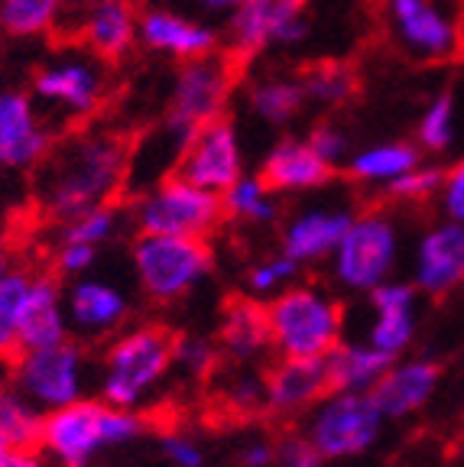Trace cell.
<instances>
[{
  "instance_id": "1",
  "label": "cell",
  "mask_w": 464,
  "mask_h": 467,
  "mask_svg": "<svg viewBox=\"0 0 464 467\" xmlns=\"http://www.w3.org/2000/svg\"><path fill=\"white\" fill-rule=\"evenodd\" d=\"M137 133L69 127L56 133L49 153L33 169V198L46 218L69 221L95 204L117 202L127 185Z\"/></svg>"
},
{
  "instance_id": "2",
  "label": "cell",
  "mask_w": 464,
  "mask_h": 467,
  "mask_svg": "<svg viewBox=\"0 0 464 467\" xmlns=\"http://www.w3.org/2000/svg\"><path fill=\"white\" fill-rule=\"evenodd\" d=\"M386 49L413 66H464V0L438 10L436 0H367Z\"/></svg>"
},
{
  "instance_id": "3",
  "label": "cell",
  "mask_w": 464,
  "mask_h": 467,
  "mask_svg": "<svg viewBox=\"0 0 464 467\" xmlns=\"http://www.w3.org/2000/svg\"><path fill=\"white\" fill-rule=\"evenodd\" d=\"M143 429L146 416H137L133 409L81 396L69 406L43 412L37 445L56 467H88L104 448L133 441Z\"/></svg>"
},
{
  "instance_id": "4",
  "label": "cell",
  "mask_w": 464,
  "mask_h": 467,
  "mask_svg": "<svg viewBox=\"0 0 464 467\" xmlns=\"http://www.w3.org/2000/svg\"><path fill=\"white\" fill-rule=\"evenodd\" d=\"M179 335L166 325H137L108 341L98 377V396L111 406L137 409L175 360Z\"/></svg>"
},
{
  "instance_id": "5",
  "label": "cell",
  "mask_w": 464,
  "mask_h": 467,
  "mask_svg": "<svg viewBox=\"0 0 464 467\" xmlns=\"http://www.w3.org/2000/svg\"><path fill=\"white\" fill-rule=\"evenodd\" d=\"M208 237L185 234H140L133 244V266L143 292L153 302H173L192 289L211 270Z\"/></svg>"
},
{
  "instance_id": "6",
  "label": "cell",
  "mask_w": 464,
  "mask_h": 467,
  "mask_svg": "<svg viewBox=\"0 0 464 467\" xmlns=\"http://www.w3.org/2000/svg\"><path fill=\"white\" fill-rule=\"evenodd\" d=\"M247 68H250V58L234 52L231 46L218 56L185 58V66L179 68V81H175L173 104H169V130L182 140L202 120L221 114L227 108V95L244 78Z\"/></svg>"
},
{
  "instance_id": "7",
  "label": "cell",
  "mask_w": 464,
  "mask_h": 467,
  "mask_svg": "<svg viewBox=\"0 0 464 467\" xmlns=\"http://www.w3.org/2000/svg\"><path fill=\"white\" fill-rule=\"evenodd\" d=\"M267 318L283 358H325L342 335L344 308L315 289H290L267 308Z\"/></svg>"
},
{
  "instance_id": "8",
  "label": "cell",
  "mask_w": 464,
  "mask_h": 467,
  "mask_svg": "<svg viewBox=\"0 0 464 467\" xmlns=\"http://www.w3.org/2000/svg\"><path fill=\"white\" fill-rule=\"evenodd\" d=\"M72 56L52 58L33 72V98L46 108H56L66 127H81L101 114L108 104V72L104 62L72 46Z\"/></svg>"
},
{
  "instance_id": "9",
  "label": "cell",
  "mask_w": 464,
  "mask_h": 467,
  "mask_svg": "<svg viewBox=\"0 0 464 467\" xmlns=\"http://www.w3.org/2000/svg\"><path fill=\"white\" fill-rule=\"evenodd\" d=\"M140 234H185V237H211L231 214L218 192L198 189L169 172L156 192L137 202Z\"/></svg>"
},
{
  "instance_id": "10",
  "label": "cell",
  "mask_w": 464,
  "mask_h": 467,
  "mask_svg": "<svg viewBox=\"0 0 464 467\" xmlns=\"http://www.w3.org/2000/svg\"><path fill=\"white\" fill-rule=\"evenodd\" d=\"M88 358L81 341L69 337L52 348L20 350L14 358V383L39 412L69 406L85 396Z\"/></svg>"
},
{
  "instance_id": "11",
  "label": "cell",
  "mask_w": 464,
  "mask_h": 467,
  "mask_svg": "<svg viewBox=\"0 0 464 467\" xmlns=\"http://www.w3.org/2000/svg\"><path fill=\"white\" fill-rule=\"evenodd\" d=\"M169 172L198 185V189H211V192H227L237 182L240 156H237V146H234V130L227 110L202 120L195 130L182 137V150Z\"/></svg>"
},
{
  "instance_id": "12",
  "label": "cell",
  "mask_w": 464,
  "mask_h": 467,
  "mask_svg": "<svg viewBox=\"0 0 464 467\" xmlns=\"http://www.w3.org/2000/svg\"><path fill=\"white\" fill-rule=\"evenodd\" d=\"M380 409L370 396L348 389L338 393L322 412L315 416L309 441L319 448L322 458H351L374 445L380 435Z\"/></svg>"
},
{
  "instance_id": "13",
  "label": "cell",
  "mask_w": 464,
  "mask_h": 467,
  "mask_svg": "<svg viewBox=\"0 0 464 467\" xmlns=\"http://www.w3.org/2000/svg\"><path fill=\"white\" fill-rule=\"evenodd\" d=\"M140 26L137 0H88L81 4L79 16L69 23L72 46L85 49L88 56L101 58L104 66H117L133 49Z\"/></svg>"
},
{
  "instance_id": "14",
  "label": "cell",
  "mask_w": 464,
  "mask_h": 467,
  "mask_svg": "<svg viewBox=\"0 0 464 467\" xmlns=\"http://www.w3.org/2000/svg\"><path fill=\"white\" fill-rule=\"evenodd\" d=\"M52 127L26 91L0 88V172H33L49 153Z\"/></svg>"
},
{
  "instance_id": "15",
  "label": "cell",
  "mask_w": 464,
  "mask_h": 467,
  "mask_svg": "<svg viewBox=\"0 0 464 467\" xmlns=\"http://www.w3.org/2000/svg\"><path fill=\"white\" fill-rule=\"evenodd\" d=\"M393 260V227L380 214H364L348 224L338 244V276L354 289H374Z\"/></svg>"
},
{
  "instance_id": "16",
  "label": "cell",
  "mask_w": 464,
  "mask_h": 467,
  "mask_svg": "<svg viewBox=\"0 0 464 467\" xmlns=\"http://www.w3.org/2000/svg\"><path fill=\"white\" fill-rule=\"evenodd\" d=\"M131 302L104 279H79L66 292V318L75 341H108L123 328Z\"/></svg>"
},
{
  "instance_id": "17",
  "label": "cell",
  "mask_w": 464,
  "mask_h": 467,
  "mask_svg": "<svg viewBox=\"0 0 464 467\" xmlns=\"http://www.w3.org/2000/svg\"><path fill=\"white\" fill-rule=\"evenodd\" d=\"M309 0H240L231 23V49L254 62V56L273 39L302 36V16Z\"/></svg>"
},
{
  "instance_id": "18",
  "label": "cell",
  "mask_w": 464,
  "mask_h": 467,
  "mask_svg": "<svg viewBox=\"0 0 464 467\" xmlns=\"http://www.w3.org/2000/svg\"><path fill=\"white\" fill-rule=\"evenodd\" d=\"M267 387V412L279 419L299 416L315 400L328 396L325 360L322 358H283L263 377Z\"/></svg>"
},
{
  "instance_id": "19",
  "label": "cell",
  "mask_w": 464,
  "mask_h": 467,
  "mask_svg": "<svg viewBox=\"0 0 464 467\" xmlns=\"http://www.w3.org/2000/svg\"><path fill=\"white\" fill-rule=\"evenodd\" d=\"M69 337H72V331H69V318H66V292H62V283H58V276L52 270H37L20 325V350L52 348V344H62Z\"/></svg>"
},
{
  "instance_id": "20",
  "label": "cell",
  "mask_w": 464,
  "mask_h": 467,
  "mask_svg": "<svg viewBox=\"0 0 464 467\" xmlns=\"http://www.w3.org/2000/svg\"><path fill=\"white\" fill-rule=\"evenodd\" d=\"M332 179H338V169L312 143H279L267 156V162L260 166L254 182L263 192H286L319 189V185L332 182Z\"/></svg>"
},
{
  "instance_id": "21",
  "label": "cell",
  "mask_w": 464,
  "mask_h": 467,
  "mask_svg": "<svg viewBox=\"0 0 464 467\" xmlns=\"http://www.w3.org/2000/svg\"><path fill=\"white\" fill-rule=\"evenodd\" d=\"M438 373H442V367L428 364V360L403 364L396 370H386L374 383L370 400L377 402L380 416H409V412H416L432 396V389L438 383Z\"/></svg>"
},
{
  "instance_id": "22",
  "label": "cell",
  "mask_w": 464,
  "mask_h": 467,
  "mask_svg": "<svg viewBox=\"0 0 464 467\" xmlns=\"http://www.w3.org/2000/svg\"><path fill=\"white\" fill-rule=\"evenodd\" d=\"M464 283V227L448 224L432 231L419 250V285L445 296Z\"/></svg>"
},
{
  "instance_id": "23",
  "label": "cell",
  "mask_w": 464,
  "mask_h": 467,
  "mask_svg": "<svg viewBox=\"0 0 464 467\" xmlns=\"http://www.w3.org/2000/svg\"><path fill=\"white\" fill-rule=\"evenodd\" d=\"M218 341L227 358H237V360L257 358L267 344H273L267 308L260 302L247 299V296H231L225 302V308H221Z\"/></svg>"
},
{
  "instance_id": "24",
  "label": "cell",
  "mask_w": 464,
  "mask_h": 467,
  "mask_svg": "<svg viewBox=\"0 0 464 467\" xmlns=\"http://www.w3.org/2000/svg\"><path fill=\"white\" fill-rule=\"evenodd\" d=\"M137 36L150 49L169 52V56L182 58V62L185 58L208 56L215 49V33H208L205 26H195L189 20H182L175 14H166V10H140Z\"/></svg>"
},
{
  "instance_id": "25",
  "label": "cell",
  "mask_w": 464,
  "mask_h": 467,
  "mask_svg": "<svg viewBox=\"0 0 464 467\" xmlns=\"http://www.w3.org/2000/svg\"><path fill=\"white\" fill-rule=\"evenodd\" d=\"M296 85L302 95H312L325 104H351L364 95V75L354 58H309L296 66Z\"/></svg>"
},
{
  "instance_id": "26",
  "label": "cell",
  "mask_w": 464,
  "mask_h": 467,
  "mask_svg": "<svg viewBox=\"0 0 464 467\" xmlns=\"http://www.w3.org/2000/svg\"><path fill=\"white\" fill-rule=\"evenodd\" d=\"M328 393H348V389L374 387L393 367V354L377 348H342L334 344L325 358Z\"/></svg>"
},
{
  "instance_id": "27",
  "label": "cell",
  "mask_w": 464,
  "mask_h": 467,
  "mask_svg": "<svg viewBox=\"0 0 464 467\" xmlns=\"http://www.w3.org/2000/svg\"><path fill=\"white\" fill-rule=\"evenodd\" d=\"M69 0H0V33L10 39H37L62 29Z\"/></svg>"
},
{
  "instance_id": "28",
  "label": "cell",
  "mask_w": 464,
  "mask_h": 467,
  "mask_svg": "<svg viewBox=\"0 0 464 467\" xmlns=\"http://www.w3.org/2000/svg\"><path fill=\"white\" fill-rule=\"evenodd\" d=\"M351 218L348 214H309V218H299L296 224L286 231L283 250L290 260H319L332 247H338L348 231Z\"/></svg>"
},
{
  "instance_id": "29",
  "label": "cell",
  "mask_w": 464,
  "mask_h": 467,
  "mask_svg": "<svg viewBox=\"0 0 464 467\" xmlns=\"http://www.w3.org/2000/svg\"><path fill=\"white\" fill-rule=\"evenodd\" d=\"M33 276L37 270L14 263V270L0 279V358H16V350H20V325Z\"/></svg>"
},
{
  "instance_id": "30",
  "label": "cell",
  "mask_w": 464,
  "mask_h": 467,
  "mask_svg": "<svg viewBox=\"0 0 464 467\" xmlns=\"http://www.w3.org/2000/svg\"><path fill=\"white\" fill-rule=\"evenodd\" d=\"M39 425H43V412H39L14 383L0 387V429L10 438L14 448H29L39 441Z\"/></svg>"
},
{
  "instance_id": "31",
  "label": "cell",
  "mask_w": 464,
  "mask_h": 467,
  "mask_svg": "<svg viewBox=\"0 0 464 467\" xmlns=\"http://www.w3.org/2000/svg\"><path fill=\"white\" fill-rule=\"evenodd\" d=\"M117 221H121L117 202L95 204V208H88V212H81L66 221V227H62V241H81V244H95V247H101L104 241L114 237Z\"/></svg>"
},
{
  "instance_id": "32",
  "label": "cell",
  "mask_w": 464,
  "mask_h": 467,
  "mask_svg": "<svg viewBox=\"0 0 464 467\" xmlns=\"http://www.w3.org/2000/svg\"><path fill=\"white\" fill-rule=\"evenodd\" d=\"M250 98H254V108L260 110L267 120L283 124V120L299 114L305 95L296 81H263V85H254Z\"/></svg>"
},
{
  "instance_id": "33",
  "label": "cell",
  "mask_w": 464,
  "mask_h": 467,
  "mask_svg": "<svg viewBox=\"0 0 464 467\" xmlns=\"http://www.w3.org/2000/svg\"><path fill=\"white\" fill-rule=\"evenodd\" d=\"M416 166V150L413 146H380L370 153L357 156L354 166L348 169L351 179H384V175L409 172Z\"/></svg>"
},
{
  "instance_id": "34",
  "label": "cell",
  "mask_w": 464,
  "mask_h": 467,
  "mask_svg": "<svg viewBox=\"0 0 464 467\" xmlns=\"http://www.w3.org/2000/svg\"><path fill=\"white\" fill-rule=\"evenodd\" d=\"M413 306H396V308H380V318L370 331V348L386 350V354H399L413 337Z\"/></svg>"
},
{
  "instance_id": "35",
  "label": "cell",
  "mask_w": 464,
  "mask_h": 467,
  "mask_svg": "<svg viewBox=\"0 0 464 467\" xmlns=\"http://www.w3.org/2000/svg\"><path fill=\"white\" fill-rule=\"evenodd\" d=\"M445 182L442 169H409V172H399V179H393L386 185L384 198L386 202H426L428 195H436L438 185Z\"/></svg>"
},
{
  "instance_id": "36",
  "label": "cell",
  "mask_w": 464,
  "mask_h": 467,
  "mask_svg": "<svg viewBox=\"0 0 464 467\" xmlns=\"http://www.w3.org/2000/svg\"><path fill=\"white\" fill-rule=\"evenodd\" d=\"M419 140L426 150H445L451 140V95H442L428 108L426 120L419 127Z\"/></svg>"
},
{
  "instance_id": "37",
  "label": "cell",
  "mask_w": 464,
  "mask_h": 467,
  "mask_svg": "<svg viewBox=\"0 0 464 467\" xmlns=\"http://www.w3.org/2000/svg\"><path fill=\"white\" fill-rule=\"evenodd\" d=\"M98 247L81 241H58L56 254H52V273L56 276H81V273L95 263Z\"/></svg>"
},
{
  "instance_id": "38",
  "label": "cell",
  "mask_w": 464,
  "mask_h": 467,
  "mask_svg": "<svg viewBox=\"0 0 464 467\" xmlns=\"http://www.w3.org/2000/svg\"><path fill=\"white\" fill-rule=\"evenodd\" d=\"M227 214H240V218H269L273 208L263 202V189L257 182H234L225 195Z\"/></svg>"
},
{
  "instance_id": "39",
  "label": "cell",
  "mask_w": 464,
  "mask_h": 467,
  "mask_svg": "<svg viewBox=\"0 0 464 467\" xmlns=\"http://www.w3.org/2000/svg\"><path fill=\"white\" fill-rule=\"evenodd\" d=\"M279 461H283V467H322L319 448L299 435L283 438V445H279Z\"/></svg>"
},
{
  "instance_id": "40",
  "label": "cell",
  "mask_w": 464,
  "mask_h": 467,
  "mask_svg": "<svg viewBox=\"0 0 464 467\" xmlns=\"http://www.w3.org/2000/svg\"><path fill=\"white\" fill-rule=\"evenodd\" d=\"M292 273H296V260L283 256V260H273V263H263V266H257V270L250 273V285H254L257 292H267V289H273L276 283L290 279Z\"/></svg>"
},
{
  "instance_id": "41",
  "label": "cell",
  "mask_w": 464,
  "mask_h": 467,
  "mask_svg": "<svg viewBox=\"0 0 464 467\" xmlns=\"http://www.w3.org/2000/svg\"><path fill=\"white\" fill-rule=\"evenodd\" d=\"M163 448H166V458L175 467H202V451H198L192 441H185L182 435H163Z\"/></svg>"
},
{
  "instance_id": "42",
  "label": "cell",
  "mask_w": 464,
  "mask_h": 467,
  "mask_svg": "<svg viewBox=\"0 0 464 467\" xmlns=\"http://www.w3.org/2000/svg\"><path fill=\"white\" fill-rule=\"evenodd\" d=\"M445 185H448V192H445V204H448L451 218L464 221V162L445 175Z\"/></svg>"
},
{
  "instance_id": "43",
  "label": "cell",
  "mask_w": 464,
  "mask_h": 467,
  "mask_svg": "<svg viewBox=\"0 0 464 467\" xmlns=\"http://www.w3.org/2000/svg\"><path fill=\"white\" fill-rule=\"evenodd\" d=\"M0 467H56L49 458L43 454L39 445H29V448H10L0 461Z\"/></svg>"
},
{
  "instance_id": "44",
  "label": "cell",
  "mask_w": 464,
  "mask_h": 467,
  "mask_svg": "<svg viewBox=\"0 0 464 467\" xmlns=\"http://www.w3.org/2000/svg\"><path fill=\"white\" fill-rule=\"evenodd\" d=\"M309 143H312L315 150H319V153L325 156V160H334V156L342 153L344 140H342V133L334 130V127L319 124V127H315V130H312V140H309Z\"/></svg>"
},
{
  "instance_id": "45",
  "label": "cell",
  "mask_w": 464,
  "mask_h": 467,
  "mask_svg": "<svg viewBox=\"0 0 464 467\" xmlns=\"http://www.w3.org/2000/svg\"><path fill=\"white\" fill-rule=\"evenodd\" d=\"M269 461H273V448L269 445H250V448H244V454H240V464L244 467H267Z\"/></svg>"
},
{
  "instance_id": "46",
  "label": "cell",
  "mask_w": 464,
  "mask_h": 467,
  "mask_svg": "<svg viewBox=\"0 0 464 467\" xmlns=\"http://www.w3.org/2000/svg\"><path fill=\"white\" fill-rule=\"evenodd\" d=\"M14 263H16V260H14V250H10L7 244L0 241V279H4L10 270H14Z\"/></svg>"
},
{
  "instance_id": "47",
  "label": "cell",
  "mask_w": 464,
  "mask_h": 467,
  "mask_svg": "<svg viewBox=\"0 0 464 467\" xmlns=\"http://www.w3.org/2000/svg\"><path fill=\"white\" fill-rule=\"evenodd\" d=\"M205 7H211V10H227V7H237L240 0H202Z\"/></svg>"
},
{
  "instance_id": "48",
  "label": "cell",
  "mask_w": 464,
  "mask_h": 467,
  "mask_svg": "<svg viewBox=\"0 0 464 467\" xmlns=\"http://www.w3.org/2000/svg\"><path fill=\"white\" fill-rule=\"evenodd\" d=\"M10 448H14V445H10V438L4 435V429H0V461H4V454H7Z\"/></svg>"
},
{
  "instance_id": "49",
  "label": "cell",
  "mask_w": 464,
  "mask_h": 467,
  "mask_svg": "<svg viewBox=\"0 0 464 467\" xmlns=\"http://www.w3.org/2000/svg\"><path fill=\"white\" fill-rule=\"evenodd\" d=\"M69 4H75V7H81V4H88V0H69Z\"/></svg>"
}]
</instances>
